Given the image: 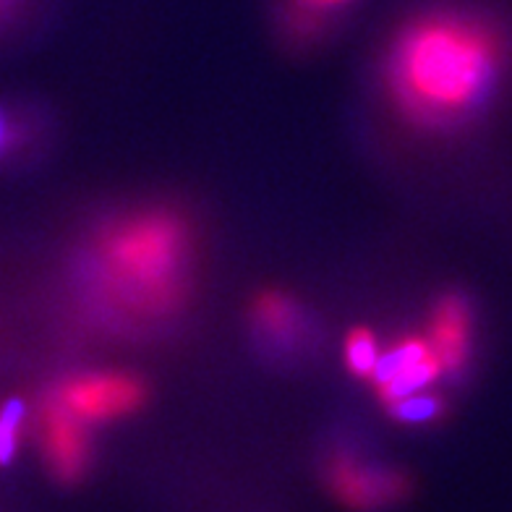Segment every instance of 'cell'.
I'll list each match as a JSON object with an SVG mask.
<instances>
[{
	"label": "cell",
	"mask_w": 512,
	"mask_h": 512,
	"mask_svg": "<svg viewBox=\"0 0 512 512\" xmlns=\"http://www.w3.org/2000/svg\"><path fill=\"white\" fill-rule=\"evenodd\" d=\"M505 58V37L492 21L445 8L405 24L384 61V84L416 126H458L494 95Z\"/></svg>",
	"instance_id": "obj_1"
},
{
	"label": "cell",
	"mask_w": 512,
	"mask_h": 512,
	"mask_svg": "<svg viewBox=\"0 0 512 512\" xmlns=\"http://www.w3.org/2000/svg\"><path fill=\"white\" fill-rule=\"evenodd\" d=\"M439 377H445L442 364L426 337H405L390 351H382L377 369L371 374L379 398L387 405L429 390Z\"/></svg>",
	"instance_id": "obj_5"
},
{
	"label": "cell",
	"mask_w": 512,
	"mask_h": 512,
	"mask_svg": "<svg viewBox=\"0 0 512 512\" xmlns=\"http://www.w3.org/2000/svg\"><path fill=\"white\" fill-rule=\"evenodd\" d=\"M191 267V228L170 209L123 215L92 238L81 280L118 319H157L181 304Z\"/></svg>",
	"instance_id": "obj_2"
},
{
	"label": "cell",
	"mask_w": 512,
	"mask_h": 512,
	"mask_svg": "<svg viewBox=\"0 0 512 512\" xmlns=\"http://www.w3.org/2000/svg\"><path fill=\"white\" fill-rule=\"evenodd\" d=\"M16 3H19V0H0V16L8 14V11H14Z\"/></svg>",
	"instance_id": "obj_14"
},
{
	"label": "cell",
	"mask_w": 512,
	"mask_h": 512,
	"mask_svg": "<svg viewBox=\"0 0 512 512\" xmlns=\"http://www.w3.org/2000/svg\"><path fill=\"white\" fill-rule=\"evenodd\" d=\"M50 400L87 426L108 424L142 408L144 384L123 371H89L63 379Z\"/></svg>",
	"instance_id": "obj_3"
},
{
	"label": "cell",
	"mask_w": 512,
	"mask_h": 512,
	"mask_svg": "<svg viewBox=\"0 0 512 512\" xmlns=\"http://www.w3.org/2000/svg\"><path fill=\"white\" fill-rule=\"evenodd\" d=\"M327 484L345 507L358 512H371L390 507L408 494V479L395 468H384L377 463L337 452L327 463Z\"/></svg>",
	"instance_id": "obj_4"
},
{
	"label": "cell",
	"mask_w": 512,
	"mask_h": 512,
	"mask_svg": "<svg viewBox=\"0 0 512 512\" xmlns=\"http://www.w3.org/2000/svg\"><path fill=\"white\" fill-rule=\"evenodd\" d=\"M11 139H14V131H11V123H8L6 113L0 110V155L6 152L8 144H11Z\"/></svg>",
	"instance_id": "obj_13"
},
{
	"label": "cell",
	"mask_w": 512,
	"mask_h": 512,
	"mask_svg": "<svg viewBox=\"0 0 512 512\" xmlns=\"http://www.w3.org/2000/svg\"><path fill=\"white\" fill-rule=\"evenodd\" d=\"M40 437L45 463L53 476L66 484L84 476V471L89 468V458H92V439H89V426L84 421L71 416L66 408L48 398V403L42 405Z\"/></svg>",
	"instance_id": "obj_6"
},
{
	"label": "cell",
	"mask_w": 512,
	"mask_h": 512,
	"mask_svg": "<svg viewBox=\"0 0 512 512\" xmlns=\"http://www.w3.org/2000/svg\"><path fill=\"white\" fill-rule=\"evenodd\" d=\"M471 337L473 317L468 301L455 293L439 298V304L432 311L426 340L432 343L434 353H437L442 374H460L465 369L468 356H471Z\"/></svg>",
	"instance_id": "obj_7"
},
{
	"label": "cell",
	"mask_w": 512,
	"mask_h": 512,
	"mask_svg": "<svg viewBox=\"0 0 512 512\" xmlns=\"http://www.w3.org/2000/svg\"><path fill=\"white\" fill-rule=\"evenodd\" d=\"M390 413L405 424H426L442 413V403H439L434 395H426V392H416V395H408V398L398 400V403L390 405Z\"/></svg>",
	"instance_id": "obj_11"
},
{
	"label": "cell",
	"mask_w": 512,
	"mask_h": 512,
	"mask_svg": "<svg viewBox=\"0 0 512 512\" xmlns=\"http://www.w3.org/2000/svg\"><path fill=\"white\" fill-rule=\"evenodd\" d=\"M382 348L377 343V335L366 327H356L345 337V364L356 377H371L379 364Z\"/></svg>",
	"instance_id": "obj_9"
},
{
	"label": "cell",
	"mask_w": 512,
	"mask_h": 512,
	"mask_svg": "<svg viewBox=\"0 0 512 512\" xmlns=\"http://www.w3.org/2000/svg\"><path fill=\"white\" fill-rule=\"evenodd\" d=\"M251 322H254L256 335L275 348H293L306 330L301 306L280 290H267L256 298L254 309H251Z\"/></svg>",
	"instance_id": "obj_8"
},
{
	"label": "cell",
	"mask_w": 512,
	"mask_h": 512,
	"mask_svg": "<svg viewBox=\"0 0 512 512\" xmlns=\"http://www.w3.org/2000/svg\"><path fill=\"white\" fill-rule=\"evenodd\" d=\"M296 3L298 14L306 16H319V14H330L335 8L351 3V0H293Z\"/></svg>",
	"instance_id": "obj_12"
},
{
	"label": "cell",
	"mask_w": 512,
	"mask_h": 512,
	"mask_svg": "<svg viewBox=\"0 0 512 512\" xmlns=\"http://www.w3.org/2000/svg\"><path fill=\"white\" fill-rule=\"evenodd\" d=\"M24 421H27V405L21 400H6L0 405V465H8L16 458Z\"/></svg>",
	"instance_id": "obj_10"
}]
</instances>
